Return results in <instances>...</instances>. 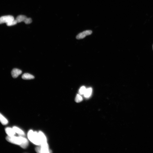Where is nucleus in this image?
<instances>
[{
    "instance_id": "obj_16",
    "label": "nucleus",
    "mask_w": 153,
    "mask_h": 153,
    "mask_svg": "<svg viewBox=\"0 0 153 153\" xmlns=\"http://www.w3.org/2000/svg\"><path fill=\"white\" fill-rule=\"evenodd\" d=\"M86 87L84 86H82L80 88L79 90V93L80 95H84V93L86 91Z\"/></svg>"
},
{
    "instance_id": "obj_2",
    "label": "nucleus",
    "mask_w": 153,
    "mask_h": 153,
    "mask_svg": "<svg viewBox=\"0 0 153 153\" xmlns=\"http://www.w3.org/2000/svg\"><path fill=\"white\" fill-rule=\"evenodd\" d=\"M28 136L29 140L33 144L37 145H40L38 132H33V130H31L28 132Z\"/></svg>"
},
{
    "instance_id": "obj_15",
    "label": "nucleus",
    "mask_w": 153,
    "mask_h": 153,
    "mask_svg": "<svg viewBox=\"0 0 153 153\" xmlns=\"http://www.w3.org/2000/svg\"><path fill=\"white\" fill-rule=\"evenodd\" d=\"M17 23H18V22H17L16 20L14 19L13 20L7 23H6V25L8 26H11L15 25Z\"/></svg>"
},
{
    "instance_id": "obj_1",
    "label": "nucleus",
    "mask_w": 153,
    "mask_h": 153,
    "mask_svg": "<svg viewBox=\"0 0 153 153\" xmlns=\"http://www.w3.org/2000/svg\"><path fill=\"white\" fill-rule=\"evenodd\" d=\"M6 139L9 142L19 145L22 148H26L28 145V140L22 136L19 137H15V135L12 137L8 136Z\"/></svg>"
},
{
    "instance_id": "obj_8",
    "label": "nucleus",
    "mask_w": 153,
    "mask_h": 153,
    "mask_svg": "<svg viewBox=\"0 0 153 153\" xmlns=\"http://www.w3.org/2000/svg\"><path fill=\"white\" fill-rule=\"evenodd\" d=\"M5 131L8 136L12 137V136L15 135V134L16 133L13 129L11 128H7L5 129Z\"/></svg>"
},
{
    "instance_id": "obj_5",
    "label": "nucleus",
    "mask_w": 153,
    "mask_h": 153,
    "mask_svg": "<svg viewBox=\"0 0 153 153\" xmlns=\"http://www.w3.org/2000/svg\"><path fill=\"white\" fill-rule=\"evenodd\" d=\"M92 31L91 30H87L83 31L78 34L76 37V39H83L87 36L91 35Z\"/></svg>"
},
{
    "instance_id": "obj_12",
    "label": "nucleus",
    "mask_w": 153,
    "mask_h": 153,
    "mask_svg": "<svg viewBox=\"0 0 153 153\" xmlns=\"http://www.w3.org/2000/svg\"><path fill=\"white\" fill-rule=\"evenodd\" d=\"M92 91V89L91 88H89L86 89V92H85L84 95V97L86 98H89L90 97L91 95Z\"/></svg>"
},
{
    "instance_id": "obj_17",
    "label": "nucleus",
    "mask_w": 153,
    "mask_h": 153,
    "mask_svg": "<svg viewBox=\"0 0 153 153\" xmlns=\"http://www.w3.org/2000/svg\"><path fill=\"white\" fill-rule=\"evenodd\" d=\"M24 22L26 24H29L32 22V19L30 18H27L25 19Z\"/></svg>"
},
{
    "instance_id": "obj_7",
    "label": "nucleus",
    "mask_w": 153,
    "mask_h": 153,
    "mask_svg": "<svg viewBox=\"0 0 153 153\" xmlns=\"http://www.w3.org/2000/svg\"><path fill=\"white\" fill-rule=\"evenodd\" d=\"M22 73V71L17 69H14L11 72V75L12 77L14 78H18V76L21 74Z\"/></svg>"
},
{
    "instance_id": "obj_13",
    "label": "nucleus",
    "mask_w": 153,
    "mask_h": 153,
    "mask_svg": "<svg viewBox=\"0 0 153 153\" xmlns=\"http://www.w3.org/2000/svg\"><path fill=\"white\" fill-rule=\"evenodd\" d=\"M27 17L24 15H20L17 17L16 20L18 23L24 22L25 20Z\"/></svg>"
},
{
    "instance_id": "obj_6",
    "label": "nucleus",
    "mask_w": 153,
    "mask_h": 153,
    "mask_svg": "<svg viewBox=\"0 0 153 153\" xmlns=\"http://www.w3.org/2000/svg\"><path fill=\"white\" fill-rule=\"evenodd\" d=\"M36 151L38 153H49L52 152L49 148H45L41 147H38L36 148Z\"/></svg>"
},
{
    "instance_id": "obj_4",
    "label": "nucleus",
    "mask_w": 153,
    "mask_h": 153,
    "mask_svg": "<svg viewBox=\"0 0 153 153\" xmlns=\"http://www.w3.org/2000/svg\"><path fill=\"white\" fill-rule=\"evenodd\" d=\"M14 19V17L11 15H7L2 16L0 18V24L7 23Z\"/></svg>"
},
{
    "instance_id": "obj_10",
    "label": "nucleus",
    "mask_w": 153,
    "mask_h": 153,
    "mask_svg": "<svg viewBox=\"0 0 153 153\" xmlns=\"http://www.w3.org/2000/svg\"><path fill=\"white\" fill-rule=\"evenodd\" d=\"M13 129L15 133H17L20 135L23 136L25 135L24 132L18 127L14 126L13 127Z\"/></svg>"
},
{
    "instance_id": "obj_18",
    "label": "nucleus",
    "mask_w": 153,
    "mask_h": 153,
    "mask_svg": "<svg viewBox=\"0 0 153 153\" xmlns=\"http://www.w3.org/2000/svg\"></svg>"
},
{
    "instance_id": "obj_3",
    "label": "nucleus",
    "mask_w": 153,
    "mask_h": 153,
    "mask_svg": "<svg viewBox=\"0 0 153 153\" xmlns=\"http://www.w3.org/2000/svg\"><path fill=\"white\" fill-rule=\"evenodd\" d=\"M41 146L45 148H49V145L47 142V138L43 133L40 131L38 132Z\"/></svg>"
},
{
    "instance_id": "obj_9",
    "label": "nucleus",
    "mask_w": 153,
    "mask_h": 153,
    "mask_svg": "<svg viewBox=\"0 0 153 153\" xmlns=\"http://www.w3.org/2000/svg\"><path fill=\"white\" fill-rule=\"evenodd\" d=\"M22 79L25 80H30L35 78L34 76L28 73H25L22 76Z\"/></svg>"
},
{
    "instance_id": "obj_11",
    "label": "nucleus",
    "mask_w": 153,
    "mask_h": 153,
    "mask_svg": "<svg viewBox=\"0 0 153 153\" xmlns=\"http://www.w3.org/2000/svg\"><path fill=\"white\" fill-rule=\"evenodd\" d=\"M0 121L3 125H5L8 123V122L7 119L4 116L0 113Z\"/></svg>"
},
{
    "instance_id": "obj_14",
    "label": "nucleus",
    "mask_w": 153,
    "mask_h": 153,
    "mask_svg": "<svg viewBox=\"0 0 153 153\" xmlns=\"http://www.w3.org/2000/svg\"><path fill=\"white\" fill-rule=\"evenodd\" d=\"M75 100L76 103H80V102L83 100V98L80 95L77 94L76 96Z\"/></svg>"
}]
</instances>
